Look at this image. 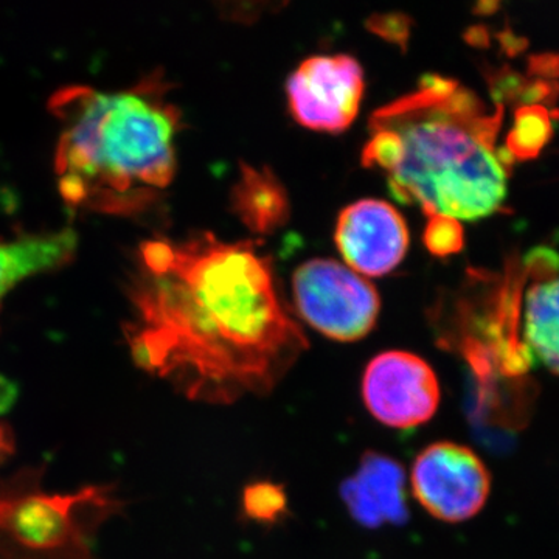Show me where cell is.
I'll return each instance as SVG.
<instances>
[{"label": "cell", "mask_w": 559, "mask_h": 559, "mask_svg": "<svg viewBox=\"0 0 559 559\" xmlns=\"http://www.w3.org/2000/svg\"><path fill=\"white\" fill-rule=\"evenodd\" d=\"M128 301L132 359L202 403L270 393L308 348L259 241L142 242Z\"/></svg>", "instance_id": "1"}, {"label": "cell", "mask_w": 559, "mask_h": 559, "mask_svg": "<svg viewBox=\"0 0 559 559\" xmlns=\"http://www.w3.org/2000/svg\"><path fill=\"white\" fill-rule=\"evenodd\" d=\"M506 106L460 81L425 75L409 94L374 110L362 165L388 178L390 193L428 216L480 219L502 210L507 176L496 160Z\"/></svg>", "instance_id": "2"}, {"label": "cell", "mask_w": 559, "mask_h": 559, "mask_svg": "<svg viewBox=\"0 0 559 559\" xmlns=\"http://www.w3.org/2000/svg\"><path fill=\"white\" fill-rule=\"evenodd\" d=\"M151 73L127 90L68 86L50 109L60 121L55 175L62 200L105 215L146 212L176 175L180 110Z\"/></svg>", "instance_id": "3"}, {"label": "cell", "mask_w": 559, "mask_h": 559, "mask_svg": "<svg viewBox=\"0 0 559 559\" xmlns=\"http://www.w3.org/2000/svg\"><path fill=\"white\" fill-rule=\"evenodd\" d=\"M44 468L0 479V559H98L95 539L123 500L110 485L44 491Z\"/></svg>", "instance_id": "4"}, {"label": "cell", "mask_w": 559, "mask_h": 559, "mask_svg": "<svg viewBox=\"0 0 559 559\" xmlns=\"http://www.w3.org/2000/svg\"><path fill=\"white\" fill-rule=\"evenodd\" d=\"M293 294L305 322L333 341L362 340L378 322L377 288L336 260L305 261L294 272Z\"/></svg>", "instance_id": "5"}, {"label": "cell", "mask_w": 559, "mask_h": 559, "mask_svg": "<svg viewBox=\"0 0 559 559\" xmlns=\"http://www.w3.org/2000/svg\"><path fill=\"white\" fill-rule=\"evenodd\" d=\"M412 492L436 520L459 524L473 520L491 492L484 460L465 444L436 441L419 452L411 473Z\"/></svg>", "instance_id": "6"}, {"label": "cell", "mask_w": 559, "mask_h": 559, "mask_svg": "<svg viewBox=\"0 0 559 559\" xmlns=\"http://www.w3.org/2000/svg\"><path fill=\"white\" fill-rule=\"evenodd\" d=\"M440 399L436 371L414 353L390 349L374 356L364 371V404L389 428L425 425L437 414Z\"/></svg>", "instance_id": "7"}, {"label": "cell", "mask_w": 559, "mask_h": 559, "mask_svg": "<svg viewBox=\"0 0 559 559\" xmlns=\"http://www.w3.org/2000/svg\"><path fill=\"white\" fill-rule=\"evenodd\" d=\"M294 119L316 131L347 130L359 112L364 72L349 55H319L301 62L286 84Z\"/></svg>", "instance_id": "8"}, {"label": "cell", "mask_w": 559, "mask_h": 559, "mask_svg": "<svg viewBox=\"0 0 559 559\" xmlns=\"http://www.w3.org/2000/svg\"><path fill=\"white\" fill-rule=\"evenodd\" d=\"M334 241L353 271L380 277L406 257L409 230L389 202L360 200L342 210Z\"/></svg>", "instance_id": "9"}, {"label": "cell", "mask_w": 559, "mask_h": 559, "mask_svg": "<svg viewBox=\"0 0 559 559\" xmlns=\"http://www.w3.org/2000/svg\"><path fill=\"white\" fill-rule=\"evenodd\" d=\"M341 498L362 527L403 525L411 518L403 465L382 452H364L355 474L342 481Z\"/></svg>", "instance_id": "10"}, {"label": "cell", "mask_w": 559, "mask_h": 559, "mask_svg": "<svg viewBox=\"0 0 559 559\" xmlns=\"http://www.w3.org/2000/svg\"><path fill=\"white\" fill-rule=\"evenodd\" d=\"M72 229L22 235L0 240V304L25 278L64 266L75 255Z\"/></svg>", "instance_id": "11"}, {"label": "cell", "mask_w": 559, "mask_h": 559, "mask_svg": "<svg viewBox=\"0 0 559 559\" xmlns=\"http://www.w3.org/2000/svg\"><path fill=\"white\" fill-rule=\"evenodd\" d=\"M230 202L238 218L253 234H272L289 219L288 191L267 167L241 164Z\"/></svg>", "instance_id": "12"}, {"label": "cell", "mask_w": 559, "mask_h": 559, "mask_svg": "<svg viewBox=\"0 0 559 559\" xmlns=\"http://www.w3.org/2000/svg\"><path fill=\"white\" fill-rule=\"evenodd\" d=\"M524 334L533 359L559 374V278L530 288Z\"/></svg>", "instance_id": "13"}, {"label": "cell", "mask_w": 559, "mask_h": 559, "mask_svg": "<svg viewBox=\"0 0 559 559\" xmlns=\"http://www.w3.org/2000/svg\"><path fill=\"white\" fill-rule=\"evenodd\" d=\"M550 110L544 106H521L514 110V127L507 135L506 146L514 159H536L554 138Z\"/></svg>", "instance_id": "14"}, {"label": "cell", "mask_w": 559, "mask_h": 559, "mask_svg": "<svg viewBox=\"0 0 559 559\" xmlns=\"http://www.w3.org/2000/svg\"><path fill=\"white\" fill-rule=\"evenodd\" d=\"M242 510L250 521L274 524L288 511V496L283 485L270 480L249 484L242 491Z\"/></svg>", "instance_id": "15"}, {"label": "cell", "mask_w": 559, "mask_h": 559, "mask_svg": "<svg viewBox=\"0 0 559 559\" xmlns=\"http://www.w3.org/2000/svg\"><path fill=\"white\" fill-rule=\"evenodd\" d=\"M426 248L437 257H450L459 253L465 246L462 224L451 216H429L425 230Z\"/></svg>", "instance_id": "16"}, {"label": "cell", "mask_w": 559, "mask_h": 559, "mask_svg": "<svg viewBox=\"0 0 559 559\" xmlns=\"http://www.w3.org/2000/svg\"><path fill=\"white\" fill-rule=\"evenodd\" d=\"M485 79L488 81L489 94L496 105H506L507 103V105L516 106L522 92L528 84L527 76L511 69L510 66L488 70L485 73Z\"/></svg>", "instance_id": "17"}, {"label": "cell", "mask_w": 559, "mask_h": 559, "mask_svg": "<svg viewBox=\"0 0 559 559\" xmlns=\"http://www.w3.org/2000/svg\"><path fill=\"white\" fill-rule=\"evenodd\" d=\"M525 277L535 285L554 282L559 275V252L549 246H536L525 253L521 261Z\"/></svg>", "instance_id": "18"}, {"label": "cell", "mask_w": 559, "mask_h": 559, "mask_svg": "<svg viewBox=\"0 0 559 559\" xmlns=\"http://www.w3.org/2000/svg\"><path fill=\"white\" fill-rule=\"evenodd\" d=\"M367 24L371 32L403 47L411 36V20L404 14H374Z\"/></svg>", "instance_id": "19"}, {"label": "cell", "mask_w": 559, "mask_h": 559, "mask_svg": "<svg viewBox=\"0 0 559 559\" xmlns=\"http://www.w3.org/2000/svg\"><path fill=\"white\" fill-rule=\"evenodd\" d=\"M559 100V81L549 80H528L527 87L516 103V108L521 106H538V103L554 108Z\"/></svg>", "instance_id": "20"}, {"label": "cell", "mask_w": 559, "mask_h": 559, "mask_svg": "<svg viewBox=\"0 0 559 559\" xmlns=\"http://www.w3.org/2000/svg\"><path fill=\"white\" fill-rule=\"evenodd\" d=\"M527 75L535 80L557 81L559 79V51L530 55Z\"/></svg>", "instance_id": "21"}, {"label": "cell", "mask_w": 559, "mask_h": 559, "mask_svg": "<svg viewBox=\"0 0 559 559\" xmlns=\"http://www.w3.org/2000/svg\"><path fill=\"white\" fill-rule=\"evenodd\" d=\"M13 401V385L0 378V412L7 409ZM14 452L13 430L0 419V463L5 462Z\"/></svg>", "instance_id": "22"}, {"label": "cell", "mask_w": 559, "mask_h": 559, "mask_svg": "<svg viewBox=\"0 0 559 559\" xmlns=\"http://www.w3.org/2000/svg\"><path fill=\"white\" fill-rule=\"evenodd\" d=\"M496 38L499 40L500 49L509 58L520 57L530 46V40L525 36H518L510 27L503 28Z\"/></svg>", "instance_id": "23"}, {"label": "cell", "mask_w": 559, "mask_h": 559, "mask_svg": "<svg viewBox=\"0 0 559 559\" xmlns=\"http://www.w3.org/2000/svg\"><path fill=\"white\" fill-rule=\"evenodd\" d=\"M465 39L468 40L471 46L479 47V49H488L491 46L488 28L484 25L468 28V32L465 33Z\"/></svg>", "instance_id": "24"}, {"label": "cell", "mask_w": 559, "mask_h": 559, "mask_svg": "<svg viewBox=\"0 0 559 559\" xmlns=\"http://www.w3.org/2000/svg\"><path fill=\"white\" fill-rule=\"evenodd\" d=\"M496 160H498L502 171L506 173L507 179L511 178V176H513L514 165H516V159H514L513 154L510 153L507 146H498V148H496Z\"/></svg>", "instance_id": "25"}, {"label": "cell", "mask_w": 559, "mask_h": 559, "mask_svg": "<svg viewBox=\"0 0 559 559\" xmlns=\"http://www.w3.org/2000/svg\"><path fill=\"white\" fill-rule=\"evenodd\" d=\"M499 9L498 2H481L474 9L477 14H492Z\"/></svg>", "instance_id": "26"}]
</instances>
